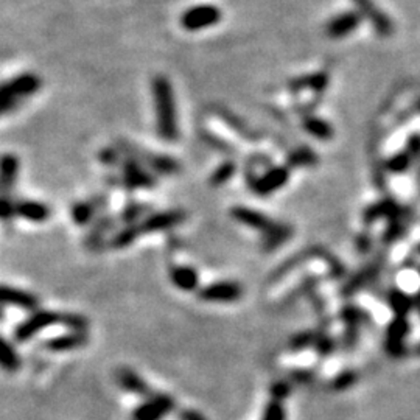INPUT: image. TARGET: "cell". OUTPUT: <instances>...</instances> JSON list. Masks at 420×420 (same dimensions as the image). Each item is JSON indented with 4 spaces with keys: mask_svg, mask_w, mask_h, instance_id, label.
Segmentation results:
<instances>
[{
    "mask_svg": "<svg viewBox=\"0 0 420 420\" xmlns=\"http://www.w3.org/2000/svg\"><path fill=\"white\" fill-rule=\"evenodd\" d=\"M156 117H158V133L167 142H175L179 137L177 131L176 104L173 97V89L165 76H156L153 81Z\"/></svg>",
    "mask_w": 420,
    "mask_h": 420,
    "instance_id": "1",
    "label": "cell"
},
{
    "mask_svg": "<svg viewBox=\"0 0 420 420\" xmlns=\"http://www.w3.org/2000/svg\"><path fill=\"white\" fill-rule=\"evenodd\" d=\"M41 88V80L33 74H22L6 81L2 88V111L6 114L14 108L19 98L33 95Z\"/></svg>",
    "mask_w": 420,
    "mask_h": 420,
    "instance_id": "2",
    "label": "cell"
},
{
    "mask_svg": "<svg viewBox=\"0 0 420 420\" xmlns=\"http://www.w3.org/2000/svg\"><path fill=\"white\" fill-rule=\"evenodd\" d=\"M64 316L66 315H60V313L55 311H34L30 318L18 325L16 332H14V339H16L18 343H25V341L32 339L34 334L44 330L46 327H50L53 324H64Z\"/></svg>",
    "mask_w": 420,
    "mask_h": 420,
    "instance_id": "3",
    "label": "cell"
},
{
    "mask_svg": "<svg viewBox=\"0 0 420 420\" xmlns=\"http://www.w3.org/2000/svg\"><path fill=\"white\" fill-rule=\"evenodd\" d=\"M176 407L172 395L156 393L133 411V420H162Z\"/></svg>",
    "mask_w": 420,
    "mask_h": 420,
    "instance_id": "4",
    "label": "cell"
},
{
    "mask_svg": "<svg viewBox=\"0 0 420 420\" xmlns=\"http://www.w3.org/2000/svg\"><path fill=\"white\" fill-rule=\"evenodd\" d=\"M222 20V11L215 5H196L181 16V25L189 32L203 30L217 25Z\"/></svg>",
    "mask_w": 420,
    "mask_h": 420,
    "instance_id": "5",
    "label": "cell"
},
{
    "mask_svg": "<svg viewBox=\"0 0 420 420\" xmlns=\"http://www.w3.org/2000/svg\"><path fill=\"white\" fill-rule=\"evenodd\" d=\"M231 215L233 219H237L238 223L251 227V229L263 232L265 237L271 233L277 226H279V223L271 222V219H269V217H266L265 213L254 210V209L243 208V205H235V208L231 210Z\"/></svg>",
    "mask_w": 420,
    "mask_h": 420,
    "instance_id": "6",
    "label": "cell"
},
{
    "mask_svg": "<svg viewBox=\"0 0 420 420\" xmlns=\"http://www.w3.org/2000/svg\"><path fill=\"white\" fill-rule=\"evenodd\" d=\"M243 294V290L235 282H215L198 291V296L208 302H235Z\"/></svg>",
    "mask_w": 420,
    "mask_h": 420,
    "instance_id": "7",
    "label": "cell"
},
{
    "mask_svg": "<svg viewBox=\"0 0 420 420\" xmlns=\"http://www.w3.org/2000/svg\"><path fill=\"white\" fill-rule=\"evenodd\" d=\"M290 177V170L287 167H274L271 170L260 176L257 181H254L252 189L255 190V194L260 196H268L274 194L276 190L282 189L285 184L288 182Z\"/></svg>",
    "mask_w": 420,
    "mask_h": 420,
    "instance_id": "8",
    "label": "cell"
},
{
    "mask_svg": "<svg viewBox=\"0 0 420 420\" xmlns=\"http://www.w3.org/2000/svg\"><path fill=\"white\" fill-rule=\"evenodd\" d=\"M186 213L182 210H167V212H158L153 215L147 217L142 224L139 226L142 233L144 232H161L172 229V227L177 226L184 222Z\"/></svg>",
    "mask_w": 420,
    "mask_h": 420,
    "instance_id": "9",
    "label": "cell"
},
{
    "mask_svg": "<svg viewBox=\"0 0 420 420\" xmlns=\"http://www.w3.org/2000/svg\"><path fill=\"white\" fill-rule=\"evenodd\" d=\"M116 379H117V383L120 384V388L128 391V393L140 397V398H144V400H147V398L153 397L156 394L153 388L149 386V384L144 379H142L139 374H136L128 367L118 369Z\"/></svg>",
    "mask_w": 420,
    "mask_h": 420,
    "instance_id": "10",
    "label": "cell"
},
{
    "mask_svg": "<svg viewBox=\"0 0 420 420\" xmlns=\"http://www.w3.org/2000/svg\"><path fill=\"white\" fill-rule=\"evenodd\" d=\"M2 304L4 305H14V307H19L22 310L33 311L38 309L39 301L36 296H33L28 291L8 287V285H4L2 287Z\"/></svg>",
    "mask_w": 420,
    "mask_h": 420,
    "instance_id": "11",
    "label": "cell"
},
{
    "mask_svg": "<svg viewBox=\"0 0 420 420\" xmlns=\"http://www.w3.org/2000/svg\"><path fill=\"white\" fill-rule=\"evenodd\" d=\"M123 182L131 189H148L156 184L154 177L134 161H126L123 163Z\"/></svg>",
    "mask_w": 420,
    "mask_h": 420,
    "instance_id": "12",
    "label": "cell"
},
{
    "mask_svg": "<svg viewBox=\"0 0 420 420\" xmlns=\"http://www.w3.org/2000/svg\"><path fill=\"white\" fill-rule=\"evenodd\" d=\"M14 213L19 217H22L24 219H27V222L44 223L50 217V209L42 203L24 199V201L14 203Z\"/></svg>",
    "mask_w": 420,
    "mask_h": 420,
    "instance_id": "13",
    "label": "cell"
},
{
    "mask_svg": "<svg viewBox=\"0 0 420 420\" xmlns=\"http://www.w3.org/2000/svg\"><path fill=\"white\" fill-rule=\"evenodd\" d=\"M86 339L88 337L84 332H74V333H67V334H62V337H56L46 341L44 347L53 352L72 351V348H78L86 344Z\"/></svg>",
    "mask_w": 420,
    "mask_h": 420,
    "instance_id": "14",
    "label": "cell"
},
{
    "mask_svg": "<svg viewBox=\"0 0 420 420\" xmlns=\"http://www.w3.org/2000/svg\"><path fill=\"white\" fill-rule=\"evenodd\" d=\"M360 24L358 14L355 13H344L341 16L332 19L327 25V33L332 38H343L346 34L352 33Z\"/></svg>",
    "mask_w": 420,
    "mask_h": 420,
    "instance_id": "15",
    "label": "cell"
},
{
    "mask_svg": "<svg viewBox=\"0 0 420 420\" xmlns=\"http://www.w3.org/2000/svg\"><path fill=\"white\" fill-rule=\"evenodd\" d=\"M170 279L182 291H195L198 288L199 276L191 266H172Z\"/></svg>",
    "mask_w": 420,
    "mask_h": 420,
    "instance_id": "16",
    "label": "cell"
},
{
    "mask_svg": "<svg viewBox=\"0 0 420 420\" xmlns=\"http://www.w3.org/2000/svg\"><path fill=\"white\" fill-rule=\"evenodd\" d=\"M353 2L358 6L360 11L375 25L380 34L384 36V34H389L393 32V25H391L388 18H384L383 14L375 8V5H372L371 0H353Z\"/></svg>",
    "mask_w": 420,
    "mask_h": 420,
    "instance_id": "17",
    "label": "cell"
},
{
    "mask_svg": "<svg viewBox=\"0 0 420 420\" xmlns=\"http://www.w3.org/2000/svg\"><path fill=\"white\" fill-rule=\"evenodd\" d=\"M19 172V161L14 154H4L2 158V189L6 195L16 184V177Z\"/></svg>",
    "mask_w": 420,
    "mask_h": 420,
    "instance_id": "18",
    "label": "cell"
},
{
    "mask_svg": "<svg viewBox=\"0 0 420 420\" xmlns=\"http://www.w3.org/2000/svg\"><path fill=\"white\" fill-rule=\"evenodd\" d=\"M0 363L2 367L8 372H16L20 367V358L16 352V348L11 346L10 341H2V353H0Z\"/></svg>",
    "mask_w": 420,
    "mask_h": 420,
    "instance_id": "19",
    "label": "cell"
},
{
    "mask_svg": "<svg viewBox=\"0 0 420 420\" xmlns=\"http://www.w3.org/2000/svg\"><path fill=\"white\" fill-rule=\"evenodd\" d=\"M140 233H142V231H140L139 226L130 224L128 227H125L123 231H120L116 235V237H114L112 246L117 248V249H122V248L130 246V245H133V241L136 240Z\"/></svg>",
    "mask_w": 420,
    "mask_h": 420,
    "instance_id": "20",
    "label": "cell"
},
{
    "mask_svg": "<svg viewBox=\"0 0 420 420\" xmlns=\"http://www.w3.org/2000/svg\"><path fill=\"white\" fill-rule=\"evenodd\" d=\"M305 130H307L313 136H316L319 139H329L332 136V128L329 123L323 122V120H318L315 117L305 120Z\"/></svg>",
    "mask_w": 420,
    "mask_h": 420,
    "instance_id": "21",
    "label": "cell"
},
{
    "mask_svg": "<svg viewBox=\"0 0 420 420\" xmlns=\"http://www.w3.org/2000/svg\"><path fill=\"white\" fill-rule=\"evenodd\" d=\"M94 217V204L78 203L72 208V219L76 224H88Z\"/></svg>",
    "mask_w": 420,
    "mask_h": 420,
    "instance_id": "22",
    "label": "cell"
},
{
    "mask_svg": "<svg viewBox=\"0 0 420 420\" xmlns=\"http://www.w3.org/2000/svg\"><path fill=\"white\" fill-rule=\"evenodd\" d=\"M262 420H287V411H285L282 400L271 398L263 409Z\"/></svg>",
    "mask_w": 420,
    "mask_h": 420,
    "instance_id": "23",
    "label": "cell"
},
{
    "mask_svg": "<svg viewBox=\"0 0 420 420\" xmlns=\"http://www.w3.org/2000/svg\"><path fill=\"white\" fill-rule=\"evenodd\" d=\"M233 173H235V163L233 162H231V161H227V162H224V163H222V165H219L215 172H213V175L210 176V184L212 186H222V184H224V182H227L231 179V177L233 176Z\"/></svg>",
    "mask_w": 420,
    "mask_h": 420,
    "instance_id": "24",
    "label": "cell"
},
{
    "mask_svg": "<svg viewBox=\"0 0 420 420\" xmlns=\"http://www.w3.org/2000/svg\"><path fill=\"white\" fill-rule=\"evenodd\" d=\"M288 394H290V386L287 383L279 381V383L273 384V388H271L273 398H277V400H283V398L287 397Z\"/></svg>",
    "mask_w": 420,
    "mask_h": 420,
    "instance_id": "25",
    "label": "cell"
},
{
    "mask_svg": "<svg viewBox=\"0 0 420 420\" xmlns=\"http://www.w3.org/2000/svg\"><path fill=\"white\" fill-rule=\"evenodd\" d=\"M179 420H208L205 419L201 412H198L195 409H184L179 412V416H177Z\"/></svg>",
    "mask_w": 420,
    "mask_h": 420,
    "instance_id": "26",
    "label": "cell"
}]
</instances>
